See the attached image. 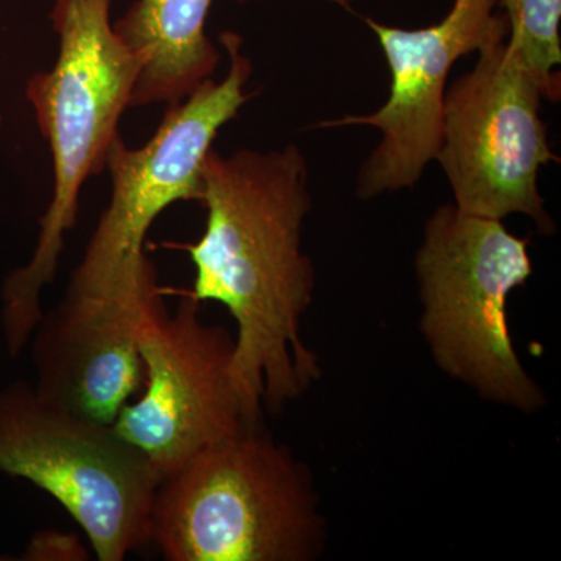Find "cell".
Segmentation results:
<instances>
[{
    "mask_svg": "<svg viewBox=\"0 0 561 561\" xmlns=\"http://www.w3.org/2000/svg\"><path fill=\"white\" fill-rule=\"evenodd\" d=\"M24 560L77 561L87 560L88 553L72 535L60 531H39L25 549Z\"/></svg>",
    "mask_w": 561,
    "mask_h": 561,
    "instance_id": "cell-13",
    "label": "cell"
},
{
    "mask_svg": "<svg viewBox=\"0 0 561 561\" xmlns=\"http://www.w3.org/2000/svg\"><path fill=\"white\" fill-rule=\"evenodd\" d=\"M328 2L335 3V5L343 7V9H348L353 0H328Z\"/></svg>",
    "mask_w": 561,
    "mask_h": 561,
    "instance_id": "cell-14",
    "label": "cell"
},
{
    "mask_svg": "<svg viewBox=\"0 0 561 561\" xmlns=\"http://www.w3.org/2000/svg\"><path fill=\"white\" fill-rule=\"evenodd\" d=\"M65 294L33 331L35 390L81 419L113 424L144 386L139 328L149 306Z\"/></svg>",
    "mask_w": 561,
    "mask_h": 561,
    "instance_id": "cell-10",
    "label": "cell"
},
{
    "mask_svg": "<svg viewBox=\"0 0 561 561\" xmlns=\"http://www.w3.org/2000/svg\"><path fill=\"white\" fill-rule=\"evenodd\" d=\"M508 25L507 46L540 83L545 101L561 99V0H497Z\"/></svg>",
    "mask_w": 561,
    "mask_h": 561,
    "instance_id": "cell-12",
    "label": "cell"
},
{
    "mask_svg": "<svg viewBox=\"0 0 561 561\" xmlns=\"http://www.w3.org/2000/svg\"><path fill=\"white\" fill-rule=\"evenodd\" d=\"M531 275L529 239L513 234L502 220L446 203L424 225L415 276L420 330L432 359L483 400L523 413L546 405L508 328V297Z\"/></svg>",
    "mask_w": 561,
    "mask_h": 561,
    "instance_id": "cell-4",
    "label": "cell"
},
{
    "mask_svg": "<svg viewBox=\"0 0 561 561\" xmlns=\"http://www.w3.org/2000/svg\"><path fill=\"white\" fill-rule=\"evenodd\" d=\"M324 535L311 472L260 423L162 478L149 519L169 561H311Z\"/></svg>",
    "mask_w": 561,
    "mask_h": 561,
    "instance_id": "cell-3",
    "label": "cell"
},
{
    "mask_svg": "<svg viewBox=\"0 0 561 561\" xmlns=\"http://www.w3.org/2000/svg\"><path fill=\"white\" fill-rule=\"evenodd\" d=\"M309 165L297 144L267 151L210 149L198 202L205 232L186 245L195 301H216L236 323L231 379L243 419L279 412L319 381V356L301 339L316 268L302 250L312 209Z\"/></svg>",
    "mask_w": 561,
    "mask_h": 561,
    "instance_id": "cell-1",
    "label": "cell"
},
{
    "mask_svg": "<svg viewBox=\"0 0 561 561\" xmlns=\"http://www.w3.org/2000/svg\"><path fill=\"white\" fill-rule=\"evenodd\" d=\"M2 124H3V116H2V111H0V130H2Z\"/></svg>",
    "mask_w": 561,
    "mask_h": 561,
    "instance_id": "cell-15",
    "label": "cell"
},
{
    "mask_svg": "<svg viewBox=\"0 0 561 561\" xmlns=\"http://www.w3.org/2000/svg\"><path fill=\"white\" fill-rule=\"evenodd\" d=\"M230 68L224 80H206L184 101L169 105L160 127L133 149L121 135L106 169L111 198L92 232L66 294L121 302L161 297L157 268L146 256L147 234L162 210L176 202H198L206 154L221 127L253 98L247 92L253 65L238 33H220Z\"/></svg>",
    "mask_w": 561,
    "mask_h": 561,
    "instance_id": "cell-5",
    "label": "cell"
},
{
    "mask_svg": "<svg viewBox=\"0 0 561 561\" xmlns=\"http://www.w3.org/2000/svg\"><path fill=\"white\" fill-rule=\"evenodd\" d=\"M214 2L136 0L114 22V31L138 55L142 66L130 108L157 103L173 105L213 79L221 60L216 44L206 35V21Z\"/></svg>",
    "mask_w": 561,
    "mask_h": 561,
    "instance_id": "cell-11",
    "label": "cell"
},
{
    "mask_svg": "<svg viewBox=\"0 0 561 561\" xmlns=\"http://www.w3.org/2000/svg\"><path fill=\"white\" fill-rule=\"evenodd\" d=\"M502 32L479 50L470 72L448 87L440 164L461 213L504 220L522 214L542 236L557 225L538 187L541 168L560 162L541 119L545 94Z\"/></svg>",
    "mask_w": 561,
    "mask_h": 561,
    "instance_id": "cell-7",
    "label": "cell"
},
{
    "mask_svg": "<svg viewBox=\"0 0 561 561\" xmlns=\"http://www.w3.org/2000/svg\"><path fill=\"white\" fill-rule=\"evenodd\" d=\"M0 471L49 493L87 534L95 557L121 561L149 542L161 478L113 430L50 404L33 383L0 389Z\"/></svg>",
    "mask_w": 561,
    "mask_h": 561,
    "instance_id": "cell-6",
    "label": "cell"
},
{
    "mask_svg": "<svg viewBox=\"0 0 561 561\" xmlns=\"http://www.w3.org/2000/svg\"><path fill=\"white\" fill-rule=\"evenodd\" d=\"M111 3L54 0L49 18L58 35L57 61L35 73L25 88L39 133L49 144L54 194L39 219L31 261L11 271L0 290V321L11 357L27 346L43 316L41 295L57 276L83 184L106 169L142 69L111 24Z\"/></svg>",
    "mask_w": 561,
    "mask_h": 561,
    "instance_id": "cell-2",
    "label": "cell"
},
{
    "mask_svg": "<svg viewBox=\"0 0 561 561\" xmlns=\"http://www.w3.org/2000/svg\"><path fill=\"white\" fill-rule=\"evenodd\" d=\"M139 353L142 394L122 409L113 430L161 479L247 423L231 379L234 335L203 321L194 298L173 313L161 298L151 302L140 321Z\"/></svg>",
    "mask_w": 561,
    "mask_h": 561,
    "instance_id": "cell-8",
    "label": "cell"
},
{
    "mask_svg": "<svg viewBox=\"0 0 561 561\" xmlns=\"http://www.w3.org/2000/svg\"><path fill=\"white\" fill-rule=\"evenodd\" d=\"M496 9L497 0H454L440 22L415 31L365 18L389 62V99L375 113L317 124V128L367 125L381 135L357 173L356 195L362 201L412 190L435 161L449 72L459 58L482 50L508 31L507 20Z\"/></svg>",
    "mask_w": 561,
    "mask_h": 561,
    "instance_id": "cell-9",
    "label": "cell"
}]
</instances>
